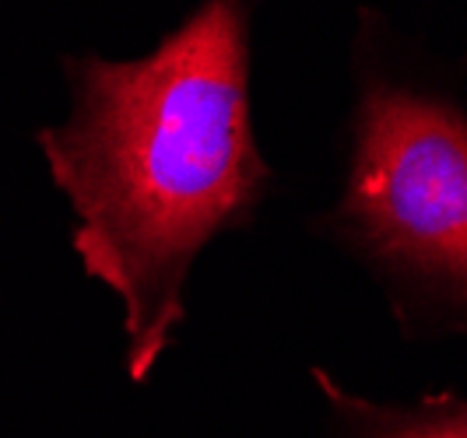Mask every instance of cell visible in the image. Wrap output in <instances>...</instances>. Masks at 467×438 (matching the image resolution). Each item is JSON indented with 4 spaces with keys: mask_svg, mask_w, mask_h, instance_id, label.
I'll use <instances>...</instances> for the list:
<instances>
[{
    "mask_svg": "<svg viewBox=\"0 0 467 438\" xmlns=\"http://www.w3.org/2000/svg\"><path fill=\"white\" fill-rule=\"evenodd\" d=\"M260 0H197L148 53H64L67 113L36 130L70 250L119 301L123 372L148 382L187 326L190 277L214 239L275 197L254 127Z\"/></svg>",
    "mask_w": 467,
    "mask_h": 438,
    "instance_id": "6da1fadb",
    "label": "cell"
},
{
    "mask_svg": "<svg viewBox=\"0 0 467 438\" xmlns=\"http://www.w3.org/2000/svg\"><path fill=\"white\" fill-rule=\"evenodd\" d=\"M309 225L373 277L404 337L467 333V102L369 4L351 36L341 189Z\"/></svg>",
    "mask_w": 467,
    "mask_h": 438,
    "instance_id": "7a4b0ae2",
    "label": "cell"
},
{
    "mask_svg": "<svg viewBox=\"0 0 467 438\" xmlns=\"http://www.w3.org/2000/svg\"><path fill=\"white\" fill-rule=\"evenodd\" d=\"M309 375L327 403L330 438H467V400L457 392H429L415 403H376L345 390L327 369Z\"/></svg>",
    "mask_w": 467,
    "mask_h": 438,
    "instance_id": "3957f363",
    "label": "cell"
}]
</instances>
